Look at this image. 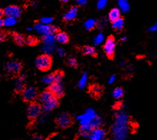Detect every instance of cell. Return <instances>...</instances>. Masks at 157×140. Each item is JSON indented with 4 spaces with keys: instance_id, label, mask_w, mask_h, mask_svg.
I'll return each mask as SVG.
<instances>
[{
    "instance_id": "obj_1",
    "label": "cell",
    "mask_w": 157,
    "mask_h": 140,
    "mask_svg": "<svg viewBox=\"0 0 157 140\" xmlns=\"http://www.w3.org/2000/svg\"><path fill=\"white\" fill-rule=\"evenodd\" d=\"M129 118L128 114L124 109H118L116 112L115 122L111 128L112 135L116 140L126 139L129 133Z\"/></svg>"
},
{
    "instance_id": "obj_2",
    "label": "cell",
    "mask_w": 157,
    "mask_h": 140,
    "mask_svg": "<svg viewBox=\"0 0 157 140\" xmlns=\"http://www.w3.org/2000/svg\"><path fill=\"white\" fill-rule=\"evenodd\" d=\"M43 41V46H42V50L43 51L44 54H49L53 52L56 47V38L55 34H51L43 36L42 38Z\"/></svg>"
},
{
    "instance_id": "obj_3",
    "label": "cell",
    "mask_w": 157,
    "mask_h": 140,
    "mask_svg": "<svg viewBox=\"0 0 157 140\" xmlns=\"http://www.w3.org/2000/svg\"><path fill=\"white\" fill-rule=\"evenodd\" d=\"M52 64V60L49 54H42L36 59L35 64L36 67L40 71H48L50 69Z\"/></svg>"
},
{
    "instance_id": "obj_4",
    "label": "cell",
    "mask_w": 157,
    "mask_h": 140,
    "mask_svg": "<svg viewBox=\"0 0 157 140\" xmlns=\"http://www.w3.org/2000/svg\"><path fill=\"white\" fill-rule=\"evenodd\" d=\"M34 29H35L37 33L42 36L51 35V34H56L58 32V28L54 25L50 24H44L42 23H37L35 24Z\"/></svg>"
},
{
    "instance_id": "obj_5",
    "label": "cell",
    "mask_w": 157,
    "mask_h": 140,
    "mask_svg": "<svg viewBox=\"0 0 157 140\" xmlns=\"http://www.w3.org/2000/svg\"><path fill=\"white\" fill-rule=\"evenodd\" d=\"M96 115V112L94 109H92V108H88L86 110V112L83 114L77 116V120L79 122V124L80 125L89 124H90L91 121Z\"/></svg>"
},
{
    "instance_id": "obj_6",
    "label": "cell",
    "mask_w": 157,
    "mask_h": 140,
    "mask_svg": "<svg viewBox=\"0 0 157 140\" xmlns=\"http://www.w3.org/2000/svg\"><path fill=\"white\" fill-rule=\"evenodd\" d=\"M56 124L61 129H66L69 127L73 123L71 116L69 114L62 112L59 114L56 118Z\"/></svg>"
},
{
    "instance_id": "obj_7",
    "label": "cell",
    "mask_w": 157,
    "mask_h": 140,
    "mask_svg": "<svg viewBox=\"0 0 157 140\" xmlns=\"http://www.w3.org/2000/svg\"><path fill=\"white\" fill-rule=\"evenodd\" d=\"M116 46L115 39L113 36H110L106 39L103 46L105 54L109 59H112L116 51Z\"/></svg>"
},
{
    "instance_id": "obj_8",
    "label": "cell",
    "mask_w": 157,
    "mask_h": 140,
    "mask_svg": "<svg viewBox=\"0 0 157 140\" xmlns=\"http://www.w3.org/2000/svg\"><path fill=\"white\" fill-rule=\"evenodd\" d=\"M22 96L23 99L27 102H33L38 97V92L37 89L34 87H26L22 92Z\"/></svg>"
},
{
    "instance_id": "obj_9",
    "label": "cell",
    "mask_w": 157,
    "mask_h": 140,
    "mask_svg": "<svg viewBox=\"0 0 157 140\" xmlns=\"http://www.w3.org/2000/svg\"><path fill=\"white\" fill-rule=\"evenodd\" d=\"M42 107L39 103L31 102L27 108V116L30 120H35L39 117L40 114L42 113Z\"/></svg>"
},
{
    "instance_id": "obj_10",
    "label": "cell",
    "mask_w": 157,
    "mask_h": 140,
    "mask_svg": "<svg viewBox=\"0 0 157 140\" xmlns=\"http://www.w3.org/2000/svg\"><path fill=\"white\" fill-rule=\"evenodd\" d=\"M5 69L9 75L16 76L22 69V64L17 61H10L5 65Z\"/></svg>"
},
{
    "instance_id": "obj_11",
    "label": "cell",
    "mask_w": 157,
    "mask_h": 140,
    "mask_svg": "<svg viewBox=\"0 0 157 140\" xmlns=\"http://www.w3.org/2000/svg\"><path fill=\"white\" fill-rule=\"evenodd\" d=\"M48 90L54 95L55 97L60 98L65 94L64 85L61 82H56L49 85Z\"/></svg>"
},
{
    "instance_id": "obj_12",
    "label": "cell",
    "mask_w": 157,
    "mask_h": 140,
    "mask_svg": "<svg viewBox=\"0 0 157 140\" xmlns=\"http://www.w3.org/2000/svg\"><path fill=\"white\" fill-rule=\"evenodd\" d=\"M106 137V131L102 129L99 128L93 129L89 134L88 139L90 140H103Z\"/></svg>"
},
{
    "instance_id": "obj_13",
    "label": "cell",
    "mask_w": 157,
    "mask_h": 140,
    "mask_svg": "<svg viewBox=\"0 0 157 140\" xmlns=\"http://www.w3.org/2000/svg\"><path fill=\"white\" fill-rule=\"evenodd\" d=\"M4 14L6 17H12L14 18H19L22 14V10L17 6H9L4 9Z\"/></svg>"
},
{
    "instance_id": "obj_14",
    "label": "cell",
    "mask_w": 157,
    "mask_h": 140,
    "mask_svg": "<svg viewBox=\"0 0 157 140\" xmlns=\"http://www.w3.org/2000/svg\"><path fill=\"white\" fill-rule=\"evenodd\" d=\"M59 101L58 97L53 96L49 100L48 102L42 106V109L44 112H49L52 111V109H56L58 107Z\"/></svg>"
},
{
    "instance_id": "obj_15",
    "label": "cell",
    "mask_w": 157,
    "mask_h": 140,
    "mask_svg": "<svg viewBox=\"0 0 157 140\" xmlns=\"http://www.w3.org/2000/svg\"><path fill=\"white\" fill-rule=\"evenodd\" d=\"M78 9L77 7H72L63 16V20L65 22H71L77 17Z\"/></svg>"
},
{
    "instance_id": "obj_16",
    "label": "cell",
    "mask_w": 157,
    "mask_h": 140,
    "mask_svg": "<svg viewBox=\"0 0 157 140\" xmlns=\"http://www.w3.org/2000/svg\"><path fill=\"white\" fill-rule=\"evenodd\" d=\"M26 79V75H21L19 76L17 79L14 84V91L17 93H21L25 89V81Z\"/></svg>"
},
{
    "instance_id": "obj_17",
    "label": "cell",
    "mask_w": 157,
    "mask_h": 140,
    "mask_svg": "<svg viewBox=\"0 0 157 140\" xmlns=\"http://www.w3.org/2000/svg\"><path fill=\"white\" fill-rule=\"evenodd\" d=\"M56 41L62 44H67V42H69V36L67 35V33L64 32V31L57 32L56 35Z\"/></svg>"
},
{
    "instance_id": "obj_18",
    "label": "cell",
    "mask_w": 157,
    "mask_h": 140,
    "mask_svg": "<svg viewBox=\"0 0 157 140\" xmlns=\"http://www.w3.org/2000/svg\"><path fill=\"white\" fill-rule=\"evenodd\" d=\"M54 95L52 94L49 90L44 91V92H42L39 96V100H40V104H41L42 105H44V104L48 102V101L50 100V99Z\"/></svg>"
},
{
    "instance_id": "obj_19",
    "label": "cell",
    "mask_w": 157,
    "mask_h": 140,
    "mask_svg": "<svg viewBox=\"0 0 157 140\" xmlns=\"http://www.w3.org/2000/svg\"><path fill=\"white\" fill-rule=\"evenodd\" d=\"M92 129H93V127L91 126L90 124L80 125V127L79 129L80 134L81 135L83 138H87V139H88L89 134H90Z\"/></svg>"
},
{
    "instance_id": "obj_20",
    "label": "cell",
    "mask_w": 157,
    "mask_h": 140,
    "mask_svg": "<svg viewBox=\"0 0 157 140\" xmlns=\"http://www.w3.org/2000/svg\"><path fill=\"white\" fill-rule=\"evenodd\" d=\"M124 27V20L122 17L116 19L112 22V28L116 31H121Z\"/></svg>"
},
{
    "instance_id": "obj_21",
    "label": "cell",
    "mask_w": 157,
    "mask_h": 140,
    "mask_svg": "<svg viewBox=\"0 0 157 140\" xmlns=\"http://www.w3.org/2000/svg\"><path fill=\"white\" fill-rule=\"evenodd\" d=\"M118 7L120 8L122 12L126 13L130 9V5H129L128 0H117Z\"/></svg>"
},
{
    "instance_id": "obj_22",
    "label": "cell",
    "mask_w": 157,
    "mask_h": 140,
    "mask_svg": "<svg viewBox=\"0 0 157 140\" xmlns=\"http://www.w3.org/2000/svg\"><path fill=\"white\" fill-rule=\"evenodd\" d=\"M82 53L84 55H88L90 57H96L97 52L95 49L91 46H85L82 48Z\"/></svg>"
},
{
    "instance_id": "obj_23",
    "label": "cell",
    "mask_w": 157,
    "mask_h": 140,
    "mask_svg": "<svg viewBox=\"0 0 157 140\" xmlns=\"http://www.w3.org/2000/svg\"><path fill=\"white\" fill-rule=\"evenodd\" d=\"M91 126H92L93 129L95 128H99L101 127L103 124V120L101 116H95L94 118L93 119V120L90 122Z\"/></svg>"
},
{
    "instance_id": "obj_24",
    "label": "cell",
    "mask_w": 157,
    "mask_h": 140,
    "mask_svg": "<svg viewBox=\"0 0 157 140\" xmlns=\"http://www.w3.org/2000/svg\"><path fill=\"white\" fill-rule=\"evenodd\" d=\"M121 17V11L118 8H113L110 11L109 14V20L111 22H113L116 19L119 18Z\"/></svg>"
},
{
    "instance_id": "obj_25",
    "label": "cell",
    "mask_w": 157,
    "mask_h": 140,
    "mask_svg": "<svg viewBox=\"0 0 157 140\" xmlns=\"http://www.w3.org/2000/svg\"><path fill=\"white\" fill-rule=\"evenodd\" d=\"M13 38L15 43L19 46H23L26 44V39H25V37L20 34L15 33L14 34Z\"/></svg>"
},
{
    "instance_id": "obj_26",
    "label": "cell",
    "mask_w": 157,
    "mask_h": 140,
    "mask_svg": "<svg viewBox=\"0 0 157 140\" xmlns=\"http://www.w3.org/2000/svg\"><path fill=\"white\" fill-rule=\"evenodd\" d=\"M42 82L44 84H48V85H50L54 82H56V75L55 73L50 74V75H48L42 78Z\"/></svg>"
},
{
    "instance_id": "obj_27",
    "label": "cell",
    "mask_w": 157,
    "mask_h": 140,
    "mask_svg": "<svg viewBox=\"0 0 157 140\" xmlns=\"http://www.w3.org/2000/svg\"><path fill=\"white\" fill-rule=\"evenodd\" d=\"M95 27H96V21L94 19H89L84 23V28L88 31L92 30Z\"/></svg>"
},
{
    "instance_id": "obj_28",
    "label": "cell",
    "mask_w": 157,
    "mask_h": 140,
    "mask_svg": "<svg viewBox=\"0 0 157 140\" xmlns=\"http://www.w3.org/2000/svg\"><path fill=\"white\" fill-rule=\"evenodd\" d=\"M87 82H88V73L86 72L82 74V77H80V79H79V82H78V86L80 89H83L85 88V87L86 86Z\"/></svg>"
},
{
    "instance_id": "obj_29",
    "label": "cell",
    "mask_w": 157,
    "mask_h": 140,
    "mask_svg": "<svg viewBox=\"0 0 157 140\" xmlns=\"http://www.w3.org/2000/svg\"><path fill=\"white\" fill-rule=\"evenodd\" d=\"M4 26L6 27H12L16 24L17 18L12 17H6L3 20Z\"/></svg>"
},
{
    "instance_id": "obj_30",
    "label": "cell",
    "mask_w": 157,
    "mask_h": 140,
    "mask_svg": "<svg viewBox=\"0 0 157 140\" xmlns=\"http://www.w3.org/2000/svg\"><path fill=\"white\" fill-rule=\"evenodd\" d=\"M124 90L121 87H117L113 90V97L115 99H121L124 97Z\"/></svg>"
},
{
    "instance_id": "obj_31",
    "label": "cell",
    "mask_w": 157,
    "mask_h": 140,
    "mask_svg": "<svg viewBox=\"0 0 157 140\" xmlns=\"http://www.w3.org/2000/svg\"><path fill=\"white\" fill-rule=\"evenodd\" d=\"M90 91H91V94H93V95H95V96L98 97V95L101 94L103 90H102V87L101 86L95 84V85H93L92 87L90 88Z\"/></svg>"
},
{
    "instance_id": "obj_32",
    "label": "cell",
    "mask_w": 157,
    "mask_h": 140,
    "mask_svg": "<svg viewBox=\"0 0 157 140\" xmlns=\"http://www.w3.org/2000/svg\"><path fill=\"white\" fill-rule=\"evenodd\" d=\"M104 39H105V37H104L103 34L100 32L95 37L94 39H93V44H94V45H99L104 41Z\"/></svg>"
},
{
    "instance_id": "obj_33",
    "label": "cell",
    "mask_w": 157,
    "mask_h": 140,
    "mask_svg": "<svg viewBox=\"0 0 157 140\" xmlns=\"http://www.w3.org/2000/svg\"><path fill=\"white\" fill-rule=\"evenodd\" d=\"M38 43L37 38L33 36H29L26 39V44H28L29 46H35Z\"/></svg>"
},
{
    "instance_id": "obj_34",
    "label": "cell",
    "mask_w": 157,
    "mask_h": 140,
    "mask_svg": "<svg viewBox=\"0 0 157 140\" xmlns=\"http://www.w3.org/2000/svg\"><path fill=\"white\" fill-rule=\"evenodd\" d=\"M108 24V20L105 17H102L100 20L96 22V26L98 27L99 29H103L105 25Z\"/></svg>"
},
{
    "instance_id": "obj_35",
    "label": "cell",
    "mask_w": 157,
    "mask_h": 140,
    "mask_svg": "<svg viewBox=\"0 0 157 140\" xmlns=\"http://www.w3.org/2000/svg\"><path fill=\"white\" fill-rule=\"evenodd\" d=\"M67 64L70 67L73 68H76L78 67V62L77 60L74 58L73 57H69L68 59H67Z\"/></svg>"
},
{
    "instance_id": "obj_36",
    "label": "cell",
    "mask_w": 157,
    "mask_h": 140,
    "mask_svg": "<svg viewBox=\"0 0 157 140\" xmlns=\"http://www.w3.org/2000/svg\"><path fill=\"white\" fill-rule=\"evenodd\" d=\"M108 0H98L97 2V9H103L107 6Z\"/></svg>"
},
{
    "instance_id": "obj_37",
    "label": "cell",
    "mask_w": 157,
    "mask_h": 140,
    "mask_svg": "<svg viewBox=\"0 0 157 140\" xmlns=\"http://www.w3.org/2000/svg\"><path fill=\"white\" fill-rule=\"evenodd\" d=\"M54 19L52 17H42L41 19V23L44 24H50L51 23L53 22Z\"/></svg>"
},
{
    "instance_id": "obj_38",
    "label": "cell",
    "mask_w": 157,
    "mask_h": 140,
    "mask_svg": "<svg viewBox=\"0 0 157 140\" xmlns=\"http://www.w3.org/2000/svg\"><path fill=\"white\" fill-rule=\"evenodd\" d=\"M56 54L60 57H64L65 56V51L63 50V48H60V47L56 48Z\"/></svg>"
},
{
    "instance_id": "obj_39",
    "label": "cell",
    "mask_w": 157,
    "mask_h": 140,
    "mask_svg": "<svg viewBox=\"0 0 157 140\" xmlns=\"http://www.w3.org/2000/svg\"><path fill=\"white\" fill-rule=\"evenodd\" d=\"M148 31L151 33H154V32H155V31H157V22L154 23V24L151 25V26L148 29Z\"/></svg>"
},
{
    "instance_id": "obj_40",
    "label": "cell",
    "mask_w": 157,
    "mask_h": 140,
    "mask_svg": "<svg viewBox=\"0 0 157 140\" xmlns=\"http://www.w3.org/2000/svg\"><path fill=\"white\" fill-rule=\"evenodd\" d=\"M88 0H75L76 5L78 6H84L86 5Z\"/></svg>"
},
{
    "instance_id": "obj_41",
    "label": "cell",
    "mask_w": 157,
    "mask_h": 140,
    "mask_svg": "<svg viewBox=\"0 0 157 140\" xmlns=\"http://www.w3.org/2000/svg\"><path fill=\"white\" fill-rule=\"evenodd\" d=\"M116 80V75H113L110 77L109 79V84H113Z\"/></svg>"
},
{
    "instance_id": "obj_42",
    "label": "cell",
    "mask_w": 157,
    "mask_h": 140,
    "mask_svg": "<svg viewBox=\"0 0 157 140\" xmlns=\"http://www.w3.org/2000/svg\"><path fill=\"white\" fill-rule=\"evenodd\" d=\"M5 35L3 32H0V43L2 42L5 39Z\"/></svg>"
},
{
    "instance_id": "obj_43",
    "label": "cell",
    "mask_w": 157,
    "mask_h": 140,
    "mask_svg": "<svg viewBox=\"0 0 157 140\" xmlns=\"http://www.w3.org/2000/svg\"><path fill=\"white\" fill-rule=\"evenodd\" d=\"M39 116H40V120L39 121L40 122H44V121H45V120H46L45 116H45V114H43V115L41 116V114H40V115Z\"/></svg>"
},
{
    "instance_id": "obj_44",
    "label": "cell",
    "mask_w": 157,
    "mask_h": 140,
    "mask_svg": "<svg viewBox=\"0 0 157 140\" xmlns=\"http://www.w3.org/2000/svg\"><path fill=\"white\" fill-rule=\"evenodd\" d=\"M34 139L42 140V139H43V138H42V137H40V136H35V137H34Z\"/></svg>"
},
{
    "instance_id": "obj_45",
    "label": "cell",
    "mask_w": 157,
    "mask_h": 140,
    "mask_svg": "<svg viewBox=\"0 0 157 140\" xmlns=\"http://www.w3.org/2000/svg\"><path fill=\"white\" fill-rule=\"evenodd\" d=\"M2 26H4V21H3V19L0 17V28H1Z\"/></svg>"
},
{
    "instance_id": "obj_46",
    "label": "cell",
    "mask_w": 157,
    "mask_h": 140,
    "mask_svg": "<svg viewBox=\"0 0 157 140\" xmlns=\"http://www.w3.org/2000/svg\"><path fill=\"white\" fill-rule=\"evenodd\" d=\"M127 39H128V38H127L126 37H123L121 38V42H126Z\"/></svg>"
},
{
    "instance_id": "obj_47",
    "label": "cell",
    "mask_w": 157,
    "mask_h": 140,
    "mask_svg": "<svg viewBox=\"0 0 157 140\" xmlns=\"http://www.w3.org/2000/svg\"><path fill=\"white\" fill-rule=\"evenodd\" d=\"M120 65L121 66H125V65H126V62L125 61H121L120 62Z\"/></svg>"
},
{
    "instance_id": "obj_48",
    "label": "cell",
    "mask_w": 157,
    "mask_h": 140,
    "mask_svg": "<svg viewBox=\"0 0 157 140\" xmlns=\"http://www.w3.org/2000/svg\"><path fill=\"white\" fill-rule=\"evenodd\" d=\"M4 14V12L2 9H0V17H2V16Z\"/></svg>"
},
{
    "instance_id": "obj_49",
    "label": "cell",
    "mask_w": 157,
    "mask_h": 140,
    "mask_svg": "<svg viewBox=\"0 0 157 140\" xmlns=\"http://www.w3.org/2000/svg\"><path fill=\"white\" fill-rule=\"evenodd\" d=\"M60 1H61L63 3H66V2H67L69 1V0H60Z\"/></svg>"
},
{
    "instance_id": "obj_50",
    "label": "cell",
    "mask_w": 157,
    "mask_h": 140,
    "mask_svg": "<svg viewBox=\"0 0 157 140\" xmlns=\"http://www.w3.org/2000/svg\"><path fill=\"white\" fill-rule=\"evenodd\" d=\"M27 29H28V30H33V28H30V27H29V28H27Z\"/></svg>"
}]
</instances>
